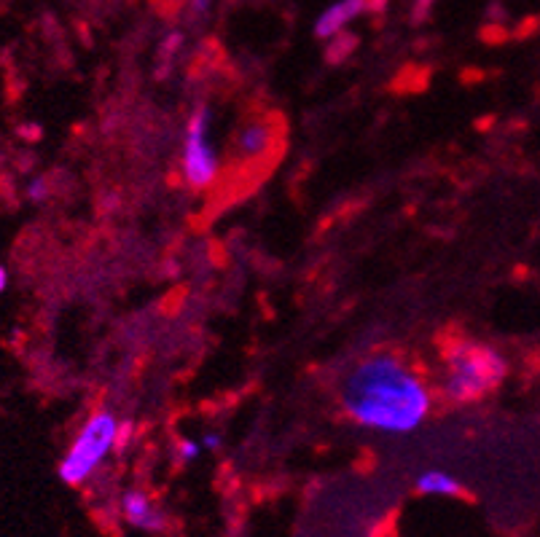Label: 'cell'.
<instances>
[{"label":"cell","mask_w":540,"mask_h":537,"mask_svg":"<svg viewBox=\"0 0 540 537\" xmlns=\"http://www.w3.org/2000/svg\"><path fill=\"white\" fill-rule=\"evenodd\" d=\"M342 406L360 427L379 433H412L428 419L433 395L398 355L363 360L344 382Z\"/></svg>","instance_id":"obj_1"},{"label":"cell","mask_w":540,"mask_h":537,"mask_svg":"<svg viewBox=\"0 0 540 537\" xmlns=\"http://www.w3.org/2000/svg\"><path fill=\"white\" fill-rule=\"evenodd\" d=\"M444 363V395L452 403L481 401L508 376L506 358L479 341H452L444 352Z\"/></svg>","instance_id":"obj_2"},{"label":"cell","mask_w":540,"mask_h":537,"mask_svg":"<svg viewBox=\"0 0 540 537\" xmlns=\"http://www.w3.org/2000/svg\"><path fill=\"white\" fill-rule=\"evenodd\" d=\"M116 441H119V419L113 417L111 411H95L86 419V425L81 427V433L76 435V441L57 468L62 484H86L95 476V470L108 460V454L116 449Z\"/></svg>","instance_id":"obj_3"},{"label":"cell","mask_w":540,"mask_h":537,"mask_svg":"<svg viewBox=\"0 0 540 537\" xmlns=\"http://www.w3.org/2000/svg\"><path fill=\"white\" fill-rule=\"evenodd\" d=\"M210 127V105L197 103L186 121V145H183V175L194 191H205L218 178V154L207 137Z\"/></svg>","instance_id":"obj_4"},{"label":"cell","mask_w":540,"mask_h":537,"mask_svg":"<svg viewBox=\"0 0 540 537\" xmlns=\"http://www.w3.org/2000/svg\"><path fill=\"white\" fill-rule=\"evenodd\" d=\"M121 513H124V521L129 527L143 529V532H164L167 529V516L140 489H127L121 495Z\"/></svg>","instance_id":"obj_5"},{"label":"cell","mask_w":540,"mask_h":537,"mask_svg":"<svg viewBox=\"0 0 540 537\" xmlns=\"http://www.w3.org/2000/svg\"><path fill=\"white\" fill-rule=\"evenodd\" d=\"M363 11H366V0H339L334 6H328L315 22V38H320V41L334 38L336 33L347 30L352 19H358Z\"/></svg>","instance_id":"obj_6"},{"label":"cell","mask_w":540,"mask_h":537,"mask_svg":"<svg viewBox=\"0 0 540 537\" xmlns=\"http://www.w3.org/2000/svg\"><path fill=\"white\" fill-rule=\"evenodd\" d=\"M272 143H275V132H272L269 121H248L237 137V151L245 159H258L272 148Z\"/></svg>","instance_id":"obj_7"},{"label":"cell","mask_w":540,"mask_h":537,"mask_svg":"<svg viewBox=\"0 0 540 537\" xmlns=\"http://www.w3.org/2000/svg\"><path fill=\"white\" fill-rule=\"evenodd\" d=\"M417 492L430 497H460L463 484L446 470H425L422 476H417Z\"/></svg>","instance_id":"obj_8"},{"label":"cell","mask_w":540,"mask_h":537,"mask_svg":"<svg viewBox=\"0 0 540 537\" xmlns=\"http://www.w3.org/2000/svg\"><path fill=\"white\" fill-rule=\"evenodd\" d=\"M360 38L355 33H350V30H342V33H336L334 38H328V46H326V62L328 65H342V62H347L355 54V49H358Z\"/></svg>","instance_id":"obj_9"},{"label":"cell","mask_w":540,"mask_h":537,"mask_svg":"<svg viewBox=\"0 0 540 537\" xmlns=\"http://www.w3.org/2000/svg\"><path fill=\"white\" fill-rule=\"evenodd\" d=\"M183 46V33H170L159 46V62H156V78H167L172 70V60Z\"/></svg>","instance_id":"obj_10"},{"label":"cell","mask_w":540,"mask_h":537,"mask_svg":"<svg viewBox=\"0 0 540 537\" xmlns=\"http://www.w3.org/2000/svg\"><path fill=\"white\" fill-rule=\"evenodd\" d=\"M199 452H202V446H199L197 441H191V438H183V441H178V460L180 462H194L199 457Z\"/></svg>","instance_id":"obj_11"},{"label":"cell","mask_w":540,"mask_h":537,"mask_svg":"<svg viewBox=\"0 0 540 537\" xmlns=\"http://www.w3.org/2000/svg\"><path fill=\"white\" fill-rule=\"evenodd\" d=\"M27 197H30V202H35V205H43V202L49 199V186H46V180L35 178L33 183L27 186Z\"/></svg>","instance_id":"obj_12"},{"label":"cell","mask_w":540,"mask_h":537,"mask_svg":"<svg viewBox=\"0 0 540 537\" xmlns=\"http://www.w3.org/2000/svg\"><path fill=\"white\" fill-rule=\"evenodd\" d=\"M207 11H210V0H189V19L191 22L205 19Z\"/></svg>","instance_id":"obj_13"},{"label":"cell","mask_w":540,"mask_h":537,"mask_svg":"<svg viewBox=\"0 0 540 537\" xmlns=\"http://www.w3.org/2000/svg\"><path fill=\"white\" fill-rule=\"evenodd\" d=\"M156 3H159L162 14H170V17H172V14L183 9V6H186L189 0H156Z\"/></svg>","instance_id":"obj_14"},{"label":"cell","mask_w":540,"mask_h":537,"mask_svg":"<svg viewBox=\"0 0 540 537\" xmlns=\"http://www.w3.org/2000/svg\"><path fill=\"white\" fill-rule=\"evenodd\" d=\"M202 446H205V449H210V452H215V449H221V438H218L215 433L202 435Z\"/></svg>","instance_id":"obj_15"},{"label":"cell","mask_w":540,"mask_h":537,"mask_svg":"<svg viewBox=\"0 0 540 537\" xmlns=\"http://www.w3.org/2000/svg\"><path fill=\"white\" fill-rule=\"evenodd\" d=\"M9 288V274H6V266H0V293Z\"/></svg>","instance_id":"obj_16"}]
</instances>
